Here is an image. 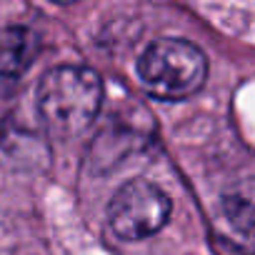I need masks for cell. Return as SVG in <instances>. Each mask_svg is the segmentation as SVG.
<instances>
[{"label": "cell", "instance_id": "1", "mask_svg": "<svg viewBox=\"0 0 255 255\" xmlns=\"http://www.w3.org/2000/svg\"><path fill=\"white\" fill-rule=\"evenodd\" d=\"M103 83L95 70L83 65L50 68L38 85V113L58 138L85 133L100 113Z\"/></svg>", "mask_w": 255, "mask_h": 255}, {"label": "cell", "instance_id": "2", "mask_svg": "<svg viewBox=\"0 0 255 255\" xmlns=\"http://www.w3.org/2000/svg\"><path fill=\"white\" fill-rule=\"evenodd\" d=\"M138 75L150 95L160 100H183L203 88L208 78V60L193 43L163 38L143 53Z\"/></svg>", "mask_w": 255, "mask_h": 255}, {"label": "cell", "instance_id": "3", "mask_svg": "<svg viewBox=\"0 0 255 255\" xmlns=\"http://www.w3.org/2000/svg\"><path fill=\"white\" fill-rule=\"evenodd\" d=\"M170 198L150 180L125 183L108 208V223L123 240H143L155 235L170 218Z\"/></svg>", "mask_w": 255, "mask_h": 255}, {"label": "cell", "instance_id": "4", "mask_svg": "<svg viewBox=\"0 0 255 255\" xmlns=\"http://www.w3.org/2000/svg\"><path fill=\"white\" fill-rule=\"evenodd\" d=\"M218 225L233 250L255 255V178L240 180L223 193Z\"/></svg>", "mask_w": 255, "mask_h": 255}, {"label": "cell", "instance_id": "5", "mask_svg": "<svg viewBox=\"0 0 255 255\" xmlns=\"http://www.w3.org/2000/svg\"><path fill=\"white\" fill-rule=\"evenodd\" d=\"M38 53V35L28 28H8L0 38V90L13 88Z\"/></svg>", "mask_w": 255, "mask_h": 255}, {"label": "cell", "instance_id": "6", "mask_svg": "<svg viewBox=\"0 0 255 255\" xmlns=\"http://www.w3.org/2000/svg\"><path fill=\"white\" fill-rule=\"evenodd\" d=\"M40 160H48V148L35 133L13 123L0 128V163L15 170H28L38 168Z\"/></svg>", "mask_w": 255, "mask_h": 255}]
</instances>
